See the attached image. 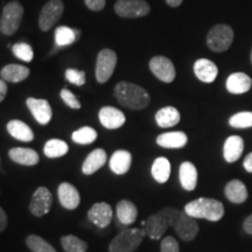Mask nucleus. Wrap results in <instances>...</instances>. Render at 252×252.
<instances>
[{"instance_id": "1", "label": "nucleus", "mask_w": 252, "mask_h": 252, "mask_svg": "<svg viewBox=\"0 0 252 252\" xmlns=\"http://www.w3.org/2000/svg\"><path fill=\"white\" fill-rule=\"evenodd\" d=\"M113 94L121 105L131 110H143L151 102L150 94L144 88L130 82H119Z\"/></svg>"}, {"instance_id": "2", "label": "nucleus", "mask_w": 252, "mask_h": 252, "mask_svg": "<svg viewBox=\"0 0 252 252\" xmlns=\"http://www.w3.org/2000/svg\"><path fill=\"white\" fill-rule=\"evenodd\" d=\"M180 214V210L175 209V208L166 207L159 213L151 215L145 220V225L143 226L146 236L152 239H160L169 226L174 225L175 220H178Z\"/></svg>"}, {"instance_id": "3", "label": "nucleus", "mask_w": 252, "mask_h": 252, "mask_svg": "<svg viewBox=\"0 0 252 252\" xmlns=\"http://www.w3.org/2000/svg\"><path fill=\"white\" fill-rule=\"evenodd\" d=\"M184 212L194 219H204L217 222L224 215V207L222 202L215 198L200 197L186 204Z\"/></svg>"}, {"instance_id": "4", "label": "nucleus", "mask_w": 252, "mask_h": 252, "mask_svg": "<svg viewBox=\"0 0 252 252\" xmlns=\"http://www.w3.org/2000/svg\"><path fill=\"white\" fill-rule=\"evenodd\" d=\"M146 232L144 229L130 228L123 230L112 239L109 252H134L140 247Z\"/></svg>"}, {"instance_id": "5", "label": "nucleus", "mask_w": 252, "mask_h": 252, "mask_svg": "<svg viewBox=\"0 0 252 252\" xmlns=\"http://www.w3.org/2000/svg\"><path fill=\"white\" fill-rule=\"evenodd\" d=\"M24 18V7L17 0L8 2L0 18V32L4 35H13L20 27Z\"/></svg>"}, {"instance_id": "6", "label": "nucleus", "mask_w": 252, "mask_h": 252, "mask_svg": "<svg viewBox=\"0 0 252 252\" xmlns=\"http://www.w3.org/2000/svg\"><path fill=\"white\" fill-rule=\"evenodd\" d=\"M232 41H234V31L228 25H216L207 35L208 48L216 53L228 50Z\"/></svg>"}, {"instance_id": "7", "label": "nucleus", "mask_w": 252, "mask_h": 252, "mask_svg": "<svg viewBox=\"0 0 252 252\" xmlns=\"http://www.w3.org/2000/svg\"><path fill=\"white\" fill-rule=\"evenodd\" d=\"M117 65V54L111 49L100 50L96 61V80L104 84L111 78Z\"/></svg>"}, {"instance_id": "8", "label": "nucleus", "mask_w": 252, "mask_h": 252, "mask_svg": "<svg viewBox=\"0 0 252 252\" xmlns=\"http://www.w3.org/2000/svg\"><path fill=\"white\" fill-rule=\"evenodd\" d=\"M115 12L122 18L135 19L149 14L151 6L144 0H118L115 4Z\"/></svg>"}, {"instance_id": "9", "label": "nucleus", "mask_w": 252, "mask_h": 252, "mask_svg": "<svg viewBox=\"0 0 252 252\" xmlns=\"http://www.w3.org/2000/svg\"><path fill=\"white\" fill-rule=\"evenodd\" d=\"M63 11H64V5H63L62 0H49L40 12V30L47 32L54 27L55 24L61 19Z\"/></svg>"}, {"instance_id": "10", "label": "nucleus", "mask_w": 252, "mask_h": 252, "mask_svg": "<svg viewBox=\"0 0 252 252\" xmlns=\"http://www.w3.org/2000/svg\"><path fill=\"white\" fill-rule=\"evenodd\" d=\"M150 69L154 76L163 83H172L176 76L174 64L165 56H154L150 61Z\"/></svg>"}, {"instance_id": "11", "label": "nucleus", "mask_w": 252, "mask_h": 252, "mask_svg": "<svg viewBox=\"0 0 252 252\" xmlns=\"http://www.w3.org/2000/svg\"><path fill=\"white\" fill-rule=\"evenodd\" d=\"M53 204V196L47 187H39L31 198L30 212L32 215L41 217L49 213Z\"/></svg>"}, {"instance_id": "12", "label": "nucleus", "mask_w": 252, "mask_h": 252, "mask_svg": "<svg viewBox=\"0 0 252 252\" xmlns=\"http://www.w3.org/2000/svg\"><path fill=\"white\" fill-rule=\"evenodd\" d=\"M173 228L184 242H191L193 239L196 238L198 234V224L196 219L189 216L185 212H181L178 220H175Z\"/></svg>"}, {"instance_id": "13", "label": "nucleus", "mask_w": 252, "mask_h": 252, "mask_svg": "<svg viewBox=\"0 0 252 252\" xmlns=\"http://www.w3.org/2000/svg\"><path fill=\"white\" fill-rule=\"evenodd\" d=\"M27 108L35 118V121L41 125H47L52 121L53 110L49 102L47 99H39L30 97L26 100Z\"/></svg>"}, {"instance_id": "14", "label": "nucleus", "mask_w": 252, "mask_h": 252, "mask_svg": "<svg viewBox=\"0 0 252 252\" xmlns=\"http://www.w3.org/2000/svg\"><path fill=\"white\" fill-rule=\"evenodd\" d=\"M98 118L100 124L108 130H117L125 124L126 117L121 110L113 106H104L99 110Z\"/></svg>"}, {"instance_id": "15", "label": "nucleus", "mask_w": 252, "mask_h": 252, "mask_svg": "<svg viewBox=\"0 0 252 252\" xmlns=\"http://www.w3.org/2000/svg\"><path fill=\"white\" fill-rule=\"evenodd\" d=\"M58 196L61 206L68 210L76 209L81 203V195L77 188L68 182H62L59 186Z\"/></svg>"}, {"instance_id": "16", "label": "nucleus", "mask_w": 252, "mask_h": 252, "mask_svg": "<svg viewBox=\"0 0 252 252\" xmlns=\"http://www.w3.org/2000/svg\"><path fill=\"white\" fill-rule=\"evenodd\" d=\"M88 219L99 228H106L112 220V208L105 202L94 203L88 212Z\"/></svg>"}, {"instance_id": "17", "label": "nucleus", "mask_w": 252, "mask_h": 252, "mask_svg": "<svg viewBox=\"0 0 252 252\" xmlns=\"http://www.w3.org/2000/svg\"><path fill=\"white\" fill-rule=\"evenodd\" d=\"M194 72L198 80L203 83H213L219 74V68L210 60L200 59L194 63Z\"/></svg>"}, {"instance_id": "18", "label": "nucleus", "mask_w": 252, "mask_h": 252, "mask_svg": "<svg viewBox=\"0 0 252 252\" xmlns=\"http://www.w3.org/2000/svg\"><path fill=\"white\" fill-rule=\"evenodd\" d=\"M8 157L12 161L23 166H35L40 161V157L35 151L26 147H14L8 152Z\"/></svg>"}, {"instance_id": "19", "label": "nucleus", "mask_w": 252, "mask_h": 252, "mask_svg": "<svg viewBox=\"0 0 252 252\" xmlns=\"http://www.w3.org/2000/svg\"><path fill=\"white\" fill-rule=\"evenodd\" d=\"M132 163V156L125 150H118L110 158V169L117 175H124L130 171Z\"/></svg>"}, {"instance_id": "20", "label": "nucleus", "mask_w": 252, "mask_h": 252, "mask_svg": "<svg viewBox=\"0 0 252 252\" xmlns=\"http://www.w3.org/2000/svg\"><path fill=\"white\" fill-rule=\"evenodd\" d=\"M252 87V80L244 72H234L226 80V90L230 94H242L248 93Z\"/></svg>"}, {"instance_id": "21", "label": "nucleus", "mask_w": 252, "mask_h": 252, "mask_svg": "<svg viewBox=\"0 0 252 252\" xmlns=\"http://www.w3.org/2000/svg\"><path fill=\"white\" fill-rule=\"evenodd\" d=\"M188 143L187 134L181 131L176 132H167V133H162L158 135L157 144L159 146L163 147V149H182Z\"/></svg>"}, {"instance_id": "22", "label": "nucleus", "mask_w": 252, "mask_h": 252, "mask_svg": "<svg viewBox=\"0 0 252 252\" xmlns=\"http://www.w3.org/2000/svg\"><path fill=\"white\" fill-rule=\"evenodd\" d=\"M108 156L103 149H96L91 152L82 165V172L84 175H91L105 165Z\"/></svg>"}, {"instance_id": "23", "label": "nucleus", "mask_w": 252, "mask_h": 252, "mask_svg": "<svg viewBox=\"0 0 252 252\" xmlns=\"http://www.w3.org/2000/svg\"><path fill=\"white\" fill-rule=\"evenodd\" d=\"M244 151V140L239 135H231L223 146V157L226 162H235L242 157Z\"/></svg>"}, {"instance_id": "24", "label": "nucleus", "mask_w": 252, "mask_h": 252, "mask_svg": "<svg viewBox=\"0 0 252 252\" xmlns=\"http://www.w3.org/2000/svg\"><path fill=\"white\" fill-rule=\"evenodd\" d=\"M179 178L182 188L189 191L194 190L197 185V169L194 163L190 161L182 162L179 171Z\"/></svg>"}, {"instance_id": "25", "label": "nucleus", "mask_w": 252, "mask_h": 252, "mask_svg": "<svg viewBox=\"0 0 252 252\" xmlns=\"http://www.w3.org/2000/svg\"><path fill=\"white\" fill-rule=\"evenodd\" d=\"M117 219L123 225H131L137 220L138 208L130 200H122L117 203Z\"/></svg>"}, {"instance_id": "26", "label": "nucleus", "mask_w": 252, "mask_h": 252, "mask_svg": "<svg viewBox=\"0 0 252 252\" xmlns=\"http://www.w3.org/2000/svg\"><path fill=\"white\" fill-rule=\"evenodd\" d=\"M30 69L20 64H7L0 71V77L2 81L11 82V83H19L30 76Z\"/></svg>"}, {"instance_id": "27", "label": "nucleus", "mask_w": 252, "mask_h": 252, "mask_svg": "<svg viewBox=\"0 0 252 252\" xmlns=\"http://www.w3.org/2000/svg\"><path fill=\"white\" fill-rule=\"evenodd\" d=\"M224 194L230 202L235 204H241L247 201L248 189L242 181L232 180L226 184L224 188Z\"/></svg>"}, {"instance_id": "28", "label": "nucleus", "mask_w": 252, "mask_h": 252, "mask_svg": "<svg viewBox=\"0 0 252 252\" xmlns=\"http://www.w3.org/2000/svg\"><path fill=\"white\" fill-rule=\"evenodd\" d=\"M7 131L8 133L19 141H24V143H30L34 139V133L32 128L28 126L26 123L13 119L7 123Z\"/></svg>"}, {"instance_id": "29", "label": "nucleus", "mask_w": 252, "mask_h": 252, "mask_svg": "<svg viewBox=\"0 0 252 252\" xmlns=\"http://www.w3.org/2000/svg\"><path fill=\"white\" fill-rule=\"evenodd\" d=\"M180 119V112L178 111V109L173 108V106H166V108L160 109L156 113L157 124L162 128L173 127V126L178 125Z\"/></svg>"}, {"instance_id": "30", "label": "nucleus", "mask_w": 252, "mask_h": 252, "mask_svg": "<svg viewBox=\"0 0 252 252\" xmlns=\"http://www.w3.org/2000/svg\"><path fill=\"white\" fill-rule=\"evenodd\" d=\"M151 172H152L154 180L159 184H165L168 181L169 175H171V162L168 161L167 158H157L154 160Z\"/></svg>"}, {"instance_id": "31", "label": "nucleus", "mask_w": 252, "mask_h": 252, "mask_svg": "<svg viewBox=\"0 0 252 252\" xmlns=\"http://www.w3.org/2000/svg\"><path fill=\"white\" fill-rule=\"evenodd\" d=\"M68 151V144L61 139H50L47 141L45 147H43V153L49 159H56V158L65 156Z\"/></svg>"}, {"instance_id": "32", "label": "nucleus", "mask_w": 252, "mask_h": 252, "mask_svg": "<svg viewBox=\"0 0 252 252\" xmlns=\"http://www.w3.org/2000/svg\"><path fill=\"white\" fill-rule=\"evenodd\" d=\"M77 40L76 32L68 26H60L55 30L56 47H64L74 43Z\"/></svg>"}, {"instance_id": "33", "label": "nucleus", "mask_w": 252, "mask_h": 252, "mask_svg": "<svg viewBox=\"0 0 252 252\" xmlns=\"http://www.w3.org/2000/svg\"><path fill=\"white\" fill-rule=\"evenodd\" d=\"M61 245L65 252H87L88 243L74 235H65L61 237Z\"/></svg>"}, {"instance_id": "34", "label": "nucleus", "mask_w": 252, "mask_h": 252, "mask_svg": "<svg viewBox=\"0 0 252 252\" xmlns=\"http://www.w3.org/2000/svg\"><path fill=\"white\" fill-rule=\"evenodd\" d=\"M26 245L32 252H58L48 242L37 235H30L26 238Z\"/></svg>"}, {"instance_id": "35", "label": "nucleus", "mask_w": 252, "mask_h": 252, "mask_svg": "<svg viewBox=\"0 0 252 252\" xmlns=\"http://www.w3.org/2000/svg\"><path fill=\"white\" fill-rule=\"evenodd\" d=\"M71 139L76 144L81 145H89L93 144L97 139V132L94 128L84 126V127L78 128L71 134Z\"/></svg>"}, {"instance_id": "36", "label": "nucleus", "mask_w": 252, "mask_h": 252, "mask_svg": "<svg viewBox=\"0 0 252 252\" xmlns=\"http://www.w3.org/2000/svg\"><path fill=\"white\" fill-rule=\"evenodd\" d=\"M229 124L235 128L252 127V112L243 111L236 113L229 119Z\"/></svg>"}, {"instance_id": "37", "label": "nucleus", "mask_w": 252, "mask_h": 252, "mask_svg": "<svg viewBox=\"0 0 252 252\" xmlns=\"http://www.w3.org/2000/svg\"><path fill=\"white\" fill-rule=\"evenodd\" d=\"M12 52L14 56L24 62H31L34 58L33 48L26 42H18L12 46Z\"/></svg>"}, {"instance_id": "38", "label": "nucleus", "mask_w": 252, "mask_h": 252, "mask_svg": "<svg viewBox=\"0 0 252 252\" xmlns=\"http://www.w3.org/2000/svg\"><path fill=\"white\" fill-rule=\"evenodd\" d=\"M65 78H67L69 83L75 84L77 87H82L86 84V72L83 70L69 68L65 70Z\"/></svg>"}, {"instance_id": "39", "label": "nucleus", "mask_w": 252, "mask_h": 252, "mask_svg": "<svg viewBox=\"0 0 252 252\" xmlns=\"http://www.w3.org/2000/svg\"><path fill=\"white\" fill-rule=\"evenodd\" d=\"M60 96H61V98L63 102H64L69 108L71 109H75V110H78L81 109V103L80 100L76 98V96H75L74 94L71 93V91H69L68 89H62L61 93H60Z\"/></svg>"}, {"instance_id": "40", "label": "nucleus", "mask_w": 252, "mask_h": 252, "mask_svg": "<svg viewBox=\"0 0 252 252\" xmlns=\"http://www.w3.org/2000/svg\"><path fill=\"white\" fill-rule=\"evenodd\" d=\"M160 252H180V247L174 237L167 236L161 241Z\"/></svg>"}, {"instance_id": "41", "label": "nucleus", "mask_w": 252, "mask_h": 252, "mask_svg": "<svg viewBox=\"0 0 252 252\" xmlns=\"http://www.w3.org/2000/svg\"><path fill=\"white\" fill-rule=\"evenodd\" d=\"M84 2H86L87 7L91 11L99 12L105 7L106 0H84Z\"/></svg>"}, {"instance_id": "42", "label": "nucleus", "mask_w": 252, "mask_h": 252, "mask_svg": "<svg viewBox=\"0 0 252 252\" xmlns=\"http://www.w3.org/2000/svg\"><path fill=\"white\" fill-rule=\"evenodd\" d=\"M7 223H8L7 215H6L5 210L0 207V234L7 228Z\"/></svg>"}, {"instance_id": "43", "label": "nucleus", "mask_w": 252, "mask_h": 252, "mask_svg": "<svg viewBox=\"0 0 252 252\" xmlns=\"http://www.w3.org/2000/svg\"><path fill=\"white\" fill-rule=\"evenodd\" d=\"M243 229H244V231L247 232V234L252 235V214L249 217H247V220H244Z\"/></svg>"}, {"instance_id": "44", "label": "nucleus", "mask_w": 252, "mask_h": 252, "mask_svg": "<svg viewBox=\"0 0 252 252\" xmlns=\"http://www.w3.org/2000/svg\"><path fill=\"white\" fill-rule=\"evenodd\" d=\"M6 94H7V84L0 78V103L5 99Z\"/></svg>"}, {"instance_id": "45", "label": "nucleus", "mask_w": 252, "mask_h": 252, "mask_svg": "<svg viewBox=\"0 0 252 252\" xmlns=\"http://www.w3.org/2000/svg\"><path fill=\"white\" fill-rule=\"evenodd\" d=\"M243 166H244L245 171L249 172V173H252V152L245 157Z\"/></svg>"}, {"instance_id": "46", "label": "nucleus", "mask_w": 252, "mask_h": 252, "mask_svg": "<svg viewBox=\"0 0 252 252\" xmlns=\"http://www.w3.org/2000/svg\"><path fill=\"white\" fill-rule=\"evenodd\" d=\"M167 2V5H169L171 7H178V6H180L182 4V1L184 0H165Z\"/></svg>"}, {"instance_id": "47", "label": "nucleus", "mask_w": 252, "mask_h": 252, "mask_svg": "<svg viewBox=\"0 0 252 252\" xmlns=\"http://www.w3.org/2000/svg\"><path fill=\"white\" fill-rule=\"evenodd\" d=\"M251 63H252V50H251Z\"/></svg>"}]
</instances>
